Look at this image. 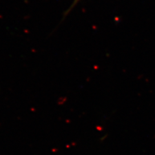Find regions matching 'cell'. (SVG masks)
I'll use <instances>...</instances> for the list:
<instances>
[{"label":"cell","instance_id":"cell-1","mask_svg":"<svg viewBox=\"0 0 155 155\" xmlns=\"http://www.w3.org/2000/svg\"><path fill=\"white\" fill-rule=\"evenodd\" d=\"M78 1H79V0H74V4H73L74 5H75L78 2Z\"/></svg>","mask_w":155,"mask_h":155}]
</instances>
